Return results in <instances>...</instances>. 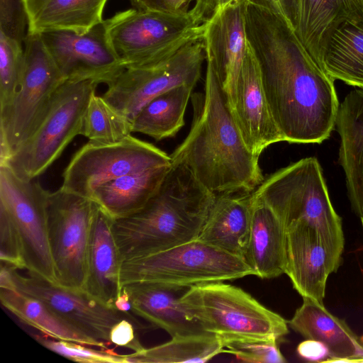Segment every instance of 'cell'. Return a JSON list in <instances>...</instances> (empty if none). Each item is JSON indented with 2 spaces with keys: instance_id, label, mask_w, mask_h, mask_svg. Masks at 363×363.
Instances as JSON below:
<instances>
[{
  "instance_id": "6da1fadb",
  "label": "cell",
  "mask_w": 363,
  "mask_h": 363,
  "mask_svg": "<svg viewBox=\"0 0 363 363\" xmlns=\"http://www.w3.org/2000/svg\"><path fill=\"white\" fill-rule=\"evenodd\" d=\"M245 32L284 141L320 144L327 140L340 107L335 80L318 65L281 16L249 3Z\"/></svg>"
},
{
  "instance_id": "7a4b0ae2",
  "label": "cell",
  "mask_w": 363,
  "mask_h": 363,
  "mask_svg": "<svg viewBox=\"0 0 363 363\" xmlns=\"http://www.w3.org/2000/svg\"><path fill=\"white\" fill-rule=\"evenodd\" d=\"M193 120L170 155L216 196L252 193L263 182L258 156L246 145L218 81L207 65L203 93L192 95Z\"/></svg>"
},
{
  "instance_id": "3957f363",
  "label": "cell",
  "mask_w": 363,
  "mask_h": 363,
  "mask_svg": "<svg viewBox=\"0 0 363 363\" xmlns=\"http://www.w3.org/2000/svg\"><path fill=\"white\" fill-rule=\"evenodd\" d=\"M215 199L189 168L172 163L141 210L113 220V233L123 261L197 239Z\"/></svg>"
},
{
  "instance_id": "277c9868",
  "label": "cell",
  "mask_w": 363,
  "mask_h": 363,
  "mask_svg": "<svg viewBox=\"0 0 363 363\" xmlns=\"http://www.w3.org/2000/svg\"><path fill=\"white\" fill-rule=\"evenodd\" d=\"M277 214L285 228L303 221L318 230L327 246L341 257L345 239L318 160L303 158L264 178L253 191Z\"/></svg>"
},
{
  "instance_id": "5b68a950",
  "label": "cell",
  "mask_w": 363,
  "mask_h": 363,
  "mask_svg": "<svg viewBox=\"0 0 363 363\" xmlns=\"http://www.w3.org/2000/svg\"><path fill=\"white\" fill-rule=\"evenodd\" d=\"M107 42L126 68H144L167 60L186 45L203 39L204 23L189 11L129 9L103 22Z\"/></svg>"
},
{
  "instance_id": "8992f818",
  "label": "cell",
  "mask_w": 363,
  "mask_h": 363,
  "mask_svg": "<svg viewBox=\"0 0 363 363\" xmlns=\"http://www.w3.org/2000/svg\"><path fill=\"white\" fill-rule=\"evenodd\" d=\"M180 302L207 333L229 339H276L289 333L288 322L242 289L212 281L189 287Z\"/></svg>"
},
{
  "instance_id": "52a82bcc",
  "label": "cell",
  "mask_w": 363,
  "mask_h": 363,
  "mask_svg": "<svg viewBox=\"0 0 363 363\" xmlns=\"http://www.w3.org/2000/svg\"><path fill=\"white\" fill-rule=\"evenodd\" d=\"M254 272L244 259L197 239L146 256L123 260L121 288L149 282L189 288L231 281Z\"/></svg>"
},
{
  "instance_id": "ba28073f",
  "label": "cell",
  "mask_w": 363,
  "mask_h": 363,
  "mask_svg": "<svg viewBox=\"0 0 363 363\" xmlns=\"http://www.w3.org/2000/svg\"><path fill=\"white\" fill-rule=\"evenodd\" d=\"M98 84L92 80H65L28 137L0 165L9 166L25 179L43 174L81 135L89 101Z\"/></svg>"
},
{
  "instance_id": "9c48e42d",
  "label": "cell",
  "mask_w": 363,
  "mask_h": 363,
  "mask_svg": "<svg viewBox=\"0 0 363 363\" xmlns=\"http://www.w3.org/2000/svg\"><path fill=\"white\" fill-rule=\"evenodd\" d=\"M23 43L21 84L11 101L0 109V164L28 137L65 81L40 34L27 32Z\"/></svg>"
},
{
  "instance_id": "30bf717a",
  "label": "cell",
  "mask_w": 363,
  "mask_h": 363,
  "mask_svg": "<svg viewBox=\"0 0 363 363\" xmlns=\"http://www.w3.org/2000/svg\"><path fill=\"white\" fill-rule=\"evenodd\" d=\"M50 191L38 179L18 177L0 165V208L9 215L19 235L28 274L58 286L49 241Z\"/></svg>"
},
{
  "instance_id": "8fae6325",
  "label": "cell",
  "mask_w": 363,
  "mask_h": 363,
  "mask_svg": "<svg viewBox=\"0 0 363 363\" xmlns=\"http://www.w3.org/2000/svg\"><path fill=\"white\" fill-rule=\"evenodd\" d=\"M96 203L62 189L48 198V233L58 286L85 292L90 231Z\"/></svg>"
},
{
  "instance_id": "7c38bea8",
  "label": "cell",
  "mask_w": 363,
  "mask_h": 363,
  "mask_svg": "<svg viewBox=\"0 0 363 363\" xmlns=\"http://www.w3.org/2000/svg\"><path fill=\"white\" fill-rule=\"evenodd\" d=\"M171 164L170 155L131 135L111 143L88 141L64 170L60 189L90 199L97 186L116 178Z\"/></svg>"
},
{
  "instance_id": "4fadbf2b",
  "label": "cell",
  "mask_w": 363,
  "mask_h": 363,
  "mask_svg": "<svg viewBox=\"0 0 363 363\" xmlns=\"http://www.w3.org/2000/svg\"><path fill=\"white\" fill-rule=\"evenodd\" d=\"M206 60L203 39L191 43L155 66L126 68L108 85L102 96L131 123L155 96L181 85L195 86Z\"/></svg>"
},
{
  "instance_id": "5bb4252c",
  "label": "cell",
  "mask_w": 363,
  "mask_h": 363,
  "mask_svg": "<svg viewBox=\"0 0 363 363\" xmlns=\"http://www.w3.org/2000/svg\"><path fill=\"white\" fill-rule=\"evenodd\" d=\"M40 35L65 80L108 84L125 69L107 42L103 23L85 34L50 31Z\"/></svg>"
},
{
  "instance_id": "9a60e30c",
  "label": "cell",
  "mask_w": 363,
  "mask_h": 363,
  "mask_svg": "<svg viewBox=\"0 0 363 363\" xmlns=\"http://www.w3.org/2000/svg\"><path fill=\"white\" fill-rule=\"evenodd\" d=\"M16 290L41 301L52 312L87 337L110 345L112 327L123 318V313L108 307L86 292L72 291L35 277H24L12 268Z\"/></svg>"
},
{
  "instance_id": "2e32d148",
  "label": "cell",
  "mask_w": 363,
  "mask_h": 363,
  "mask_svg": "<svg viewBox=\"0 0 363 363\" xmlns=\"http://www.w3.org/2000/svg\"><path fill=\"white\" fill-rule=\"evenodd\" d=\"M249 0H231L204 23L206 60L221 87L230 108L247 50L245 16Z\"/></svg>"
},
{
  "instance_id": "e0dca14e",
  "label": "cell",
  "mask_w": 363,
  "mask_h": 363,
  "mask_svg": "<svg viewBox=\"0 0 363 363\" xmlns=\"http://www.w3.org/2000/svg\"><path fill=\"white\" fill-rule=\"evenodd\" d=\"M286 230L285 274L302 298L323 304L327 279L340 267L341 257L327 246L317 230L305 222L291 223Z\"/></svg>"
},
{
  "instance_id": "ac0fdd59",
  "label": "cell",
  "mask_w": 363,
  "mask_h": 363,
  "mask_svg": "<svg viewBox=\"0 0 363 363\" xmlns=\"http://www.w3.org/2000/svg\"><path fill=\"white\" fill-rule=\"evenodd\" d=\"M229 108L246 145L255 155L259 157L268 146L284 141L271 113L259 66L248 44Z\"/></svg>"
},
{
  "instance_id": "d6986e66",
  "label": "cell",
  "mask_w": 363,
  "mask_h": 363,
  "mask_svg": "<svg viewBox=\"0 0 363 363\" xmlns=\"http://www.w3.org/2000/svg\"><path fill=\"white\" fill-rule=\"evenodd\" d=\"M113 219L96 204L89 236L85 292L104 305L115 308L121 291L123 259L113 235Z\"/></svg>"
},
{
  "instance_id": "ffe728a7",
  "label": "cell",
  "mask_w": 363,
  "mask_h": 363,
  "mask_svg": "<svg viewBox=\"0 0 363 363\" xmlns=\"http://www.w3.org/2000/svg\"><path fill=\"white\" fill-rule=\"evenodd\" d=\"M133 313L165 330L171 337L208 333L191 318L180 302L188 288L139 282L123 286Z\"/></svg>"
},
{
  "instance_id": "44dd1931",
  "label": "cell",
  "mask_w": 363,
  "mask_h": 363,
  "mask_svg": "<svg viewBox=\"0 0 363 363\" xmlns=\"http://www.w3.org/2000/svg\"><path fill=\"white\" fill-rule=\"evenodd\" d=\"M289 326L308 340L321 342L327 349L330 362H363V344L342 319L333 315L313 299L303 298Z\"/></svg>"
},
{
  "instance_id": "7402d4cb",
  "label": "cell",
  "mask_w": 363,
  "mask_h": 363,
  "mask_svg": "<svg viewBox=\"0 0 363 363\" xmlns=\"http://www.w3.org/2000/svg\"><path fill=\"white\" fill-rule=\"evenodd\" d=\"M245 260L254 275L261 279L285 274L286 228L274 211L254 192Z\"/></svg>"
},
{
  "instance_id": "603a6c76",
  "label": "cell",
  "mask_w": 363,
  "mask_h": 363,
  "mask_svg": "<svg viewBox=\"0 0 363 363\" xmlns=\"http://www.w3.org/2000/svg\"><path fill=\"white\" fill-rule=\"evenodd\" d=\"M340 138L338 162L343 169L353 211L363 218V89L351 91L341 104L335 127Z\"/></svg>"
},
{
  "instance_id": "cb8c5ba5",
  "label": "cell",
  "mask_w": 363,
  "mask_h": 363,
  "mask_svg": "<svg viewBox=\"0 0 363 363\" xmlns=\"http://www.w3.org/2000/svg\"><path fill=\"white\" fill-rule=\"evenodd\" d=\"M252 200V192L216 196L197 240L245 259Z\"/></svg>"
},
{
  "instance_id": "d4e9b609",
  "label": "cell",
  "mask_w": 363,
  "mask_h": 363,
  "mask_svg": "<svg viewBox=\"0 0 363 363\" xmlns=\"http://www.w3.org/2000/svg\"><path fill=\"white\" fill-rule=\"evenodd\" d=\"M108 0H23L28 32L85 34L104 22Z\"/></svg>"
},
{
  "instance_id": "484cf974",
  "label": "cell",
  "mask_w": 363,
  "mask_h": 363,
  "mask_svg": "<svg viewBox=\"0 0 363 363\" xmlns=\"http://www.w3.org/2000/svg\"><path fill=\"white\" fill-rule=\"evenodd\" d=\"M172 164L149 168L97 186L91 199L113 220L141 210L155 194Z\"/></svg>"
},
{
  "instance_id": "4316f807",
  "label": "cell",
  "mask_w": 363,
  "mask_h": 363,
  "mask_svg": "<svg viewBox=\"0 0 363 363\" xmlns=\"http://www.w3.org/2000/svg\"><path fill=\"white\" fill-rule=\"evenodd\" d=\"M319 67L334 80L363 89V24L338 18L325 40Z\"/></svg>"
},
{
  "instance_id": "83f0119b",
  "label": "cell",
  "mask_w": 363,
  "mask_h": 363,
  "mask_svg": "<svg viewBox=\"0 0 363 363\" xmlns=\"http://www.w3.org/2000/svg\"><path fill=\"white\" fill-rule=\"evenodd\" d=\"M194 86L181 85L151 99L132 121V133L159 141L174 137L184 125V115Z\"/></svg>"
},
{
  "instance_id": "f1b7e54d",
  "label": "cell",
  "mask_w": 363,
  "mask_h": 363,
  "mask_svg": "<svg viewBox=\"0 0 363 363\" xmlns=\"http://www.w3.org/2000/svg\"><path fill=\"white\" fill-rule=\"evenodd\" d=\"M1 305L27 325L49 337L107 349V345L80 333L52 312L41 301L19 291L1 289Z\"/></svg>"
},
{
  "instance_id": "f546056e",
  "label": "cell",
  "mask_w": 363,
  "mask_h": 363,
  "mask_svg": "<svg viewBox=\"0 0 363 363\" xmlns=\"http://www.w3.org/2000/svg\"><path fill=\"white\" fill-rule=\"evenodd\" d=\"M225 352L223 340L204 333L176 336L150 348L125 354L126 363L206 362Z\"/></svg>"
},
{
  "instance_id": "4dcf8cb0",
  "label": "cell",
  "mask_w": 363,
  "mask_h": 363,
  "mask_svg": "<svg viewBox=\"0 0 363 363\" xmlns=\"http://www.w3.org/2000/svg\"><path fill=\"white\" fill-rule=\"evenodd\" d=\"M340 12L338 0H298L295 32L318 66L325 38Z\"/></svg>"
},
{
  "instance_id": "1f68e13d",
  "label": "cell",
  "mask_w": 363,
  "mask_h": 363,
  "mask_svg": "<svg viewBox=\"0 0 363 363\" xmlns=\"http://www.w3.org/2000/svg\"><path fill=\"white\" fill-rule=\"evenodd\" d=\"M131 133L132 123L103 96L94 93L86 107L81 135L89 142L111 143Z\"/></svg>"
},
{
  "instance_id": "d6a6232c",
  "label": "cell",
  "mask_w": 363,
  "mask_h": 363,
  "mask_svg": "<svg viewBox=\"0 0 363 363\" xmlns=\"http://www.w3.org/2000/svg\"><path fill=\"white\" fill-rule=\"evenodd\" d=\"M23 65L22 43L0 32V109L8 106L17 91Z\"/></svg>"
},
{
  "instance_id": "836d02e7",
  "label": "cell",
  "mask_w": 363,
  "mask_h": 363,
  "mask_svg": "<svg viewBox=\"0 0 363 363\" xmlns=\"http://www.w3.org/2000/svg\"><path fill=\"white\" fill-rule=\"evenodd\" d=\"M33 337L47 349L70 360L82 363H126L125 354H119L113 349L97 350L84 345L55 339L39 332Z\"/></svg>"
},
{
  "instance_id": "e575fe53",
  "label": "cell",
  "mask_w": 363,
  "mask_h": 363,
  "mask_svg": "<svg viewBox=\"0 0 363 363\" xmlns=\"http://www.w3.org/2000/svg\"><path fill=\"white\" fill-rule=\"evenodd\" d=\"M223 341L225 352L231 354L240 362L249 363L286 362L276 339L242 338L223 340Z\"/></svg>"
},
{
  "instance_id": "d590c367",
  "label": "cell",
  "mask_w": 363,
  "mask_h": 363,
  "mask_svg": "<svg viewBox=\"0 0 363 363\" xmlns=\"http://www.w3.org/2000/svg\"><path fill=\"white\" fill-rule=\"evenodd\" d=\"M0 260L16 269H26L21 242L4 209L0 208Z\"/></svg>"
},
{
  "instance_id": "8d00e7d4",
  "label": "cell",
  "mask_w": 363,
  "mask_h": 363,
  "mask_svg": "<svg viewBox=\"0 0 363 363\" xmlns=\"http://www.w3.org/2000/svg\"><path fill=\"white\" fill-rule=\"evenodd\" d=\"M27 16L23 0H0V32L23 42Z\"/></svg>"
},
{
  "instance_id": "74e56055",
  "label": "cell",
  "mask_w": 363,
  "mask_h": 363,
  "mask_svg": "<svg viewBox=\"0 0 363 363\" xmlns=\"http://www.w3.org/2000/svg\"><path fill=\"white\" fill-rule=\"evenodd\" d=\"M135 322L130 318H123L116 323L110 332V342L116 346L128 348L133 352L144 348L140 342L134 328Z\"/></svg>"
},
{
  "instance_id": "f35d334b",
  "label": "cell",
  "mask_w": 363,
  "mask_h": 363,
  "mask_svg": "<svg viewBox=\"0 0 363 363\" xmlns=\"http://www.w3.org/2000/svg\"><path fill=\"white\" fill-rule=\"evenodd\" d=\"M231 0H195L189 13L199 25L210 20L217 11Z\"/></svg>"
},
{
  "instance_id": "ab89813d",
  "label": "cell",
  "mask_w": 363,
  "mask_h": 363,
  "mask_svg": "<svg viewBox=\"0 0 363 363\" xmlns=\"http://www.w3.org/2000/svg\"><path fill=\"white\" fill-rule=\"evenodd\" d=\"M297 353L310 361L325 362L328 357V350L321 342L308 339L298 345Z\"/></svg>"
},
{
  "instance_id": "60d3db41",
  "label": "cell",
  "mask_w": 363,
  "mask_h": 363,
  "mask_svg": "<svg viewBox=\"0 0 363 363\" xmlns=\"http://www.w3.org/2000/svg\"><path fill=\"white\" fill-rule=\"evenodd\" d=\"M134 8L169 12L182 11L178 0H130Z\"/></svg>"
},
{
  "instance_id": "b9f144b4",
  "label": "cell",
  "mask_w": 363,
  "mask_h": 363,
  "mask_svg": "<svg viewBox=\"0 0 363 363\" xmlns=\"http://www.w3.org/2000/svg\"><path fill=\"white\" fill-rule=\"evenodd\" d=\"M340 16L363 24V0H338Z\"/></svg>"
},
{
  "instance_id": "7bdbcfd3",
  "label": "cell",
  "mask_w": 363,
  "mask_h": 363,
  "mask_svg": "<svg viewBox=\"0 0 363 363\" xmlns=\"http://www.w3.org/2000/svg\"><path fill=\"white\" fill-rule=\"evenodd\" d=\"M249 1L281 16L289 23L282 0H249Z\"/></svg>"
},
{
  "instance_id": "ee69618b",
  "label": "cell",
  "mask_w": 363,
  "mask_h": 363,
  "mask_svg": "<svg viewBox=\"0 0 363 363\" xmlns=\"http://www.w3.org/2000/svg\"><path fill=\"white\" fill-rule=\"evenodd\" d=\"M12 268L1 262L0 287L1 289L17 291L12 274Z\"/></svg>"
},
{
  "instance_id": "f6af8a7d",
  "label": "cell",
  "mask_w": 363,
  "mask_h": 363,
  "mask_svg": "<svg viewBox=\"0 0 363 363\" xmlns=\"http://www.w3.org/2000/svg\"><path fill=\"white\" fill-rule=\"evenodd\" d=\"M288 21L293 28L296 29L298 22V0H282Z\"/></svg>"
},
{
  "instance_id": "bcb514c9",
  "label": "cell",
  "mask_w": 363,
  "mask_h": 363,
  "mask_svg": "<svg viewBox=\"0 0 363 363\" xmlns=\"http://www.w3.org/2000/svg\"><path fill=\"white\" fill-rule=\"evenodd\" d=\"M114 307L123 313H129L131 311L130 296L125 288L121 289V291L115 301Z\"/></svg>"
},
{
  "instance_id": "7dc6e473",
  "label": "cell",
  "mask_w": 363,
  "mask_h": 363,
  "mask_svg": "<svg viewBox=\"0 0 363 363\" xmlns=\"http://www.w3.org/2000/svg\"><path fill=\"white\" fill-rule=\"evenodd\" d=\"M179 9L182 11L187 12L189 11V5L195 0H178Z\"/></svg>"
},
{
  "instance_id": "c3c4849f",
  "label": "cell",
  "mask_w": 363,
  "mask_h": 363,
  "mask_svg": "<svg viewBox=\"0 0 363 363\" xmlns=\"http://www.w3.org/2000/svg\"><path fill=\"white\" fill-rule=\"evenodd\" d=\"M361 341H362V342L363 344V337L361 338Z\"/></svg>"
},
{
  "instance_id": "681fc988",
  "label": "cell",
  "mask_w": 363,
  "mask_h": 363,
  "mask_svg": "<svg viewBox=\"0 0 363 363\" xmlns=\"http://www.w3.org/2000/svg\"><path fill=\"white\" fill-rule=\"evenodd\" d=\"M361 220H362V225H363V218H362V219H361Z\"/></svg>"
}]
</instances>
